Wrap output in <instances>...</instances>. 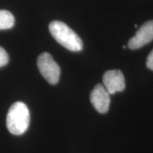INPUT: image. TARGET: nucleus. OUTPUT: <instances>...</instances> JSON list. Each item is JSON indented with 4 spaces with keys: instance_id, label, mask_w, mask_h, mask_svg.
I'll list each match as a JSON object with an SVG mask.
<instances>
[{
    "instance_id": "5",
    "label": "nucleus",
    "mask_w": 153,
    "mask_h": 153,
    "mask_svg": "<svg viewBox=\"0 0 153 153\" xmlns=\"http://www.w3.org/2000/svg\"><path fill=\"white\" fill-rule=\"evenodd\" d=\"M103 82L109 94L123 91L125 89V78L122 72L118 70H108L103 76Z\"/></svg>"
},
{
    "instance_id": "8",
    "label": "nucleus",
    "mask_w": 153,
    "mask_h": 153,
    "mask_svg": "<svg viewBox=\"0 0 153 153\" xmlns=\"http://www.w3.org/2000/svg\"><path fill=\"white\" fill-rule=\"evenodd\" d=\"M9 55L2 47L0 46V68L5 66L9 62Z\"/></svg>"
},
{
    "instance_id": "2",
    "label": "nucleus",
    "mask_w": 153,
    "mask_h": 153,
    "mask_svg": "<svg viewBox=\"0 0 153 153\" xmlns=\"http://www.w3.org/2000/svg\"><path fill=\"white\" fill-rule=\"evenodd\" d=\"M30 123V113L27 106L16 101L9 108L7 116V126L13 135H20L27 131Z\"/></svg>"
},
{
    "instance_id": "9",
    "label": "nucleus",
    "mask_w": 153,
    "mask_h": 153,
    "mask_svg": "<svg viewBox=\"0 0 153 153\" xmlns=\"http://www.w3.org/2000/svg\"><path fill=\"white\" fill-rule=\"evenodd\" d=\"M146 65L148 67V68L150 69L151 70H153V50L151 51L148 58H147Z\"/></svg>"
},
{
    "instance_id": "7",
    "label": "nucleus",
    "mask_w": 153,
    "mask_h": 153,
    "mask_svg": "<svg viewBox=\"0 0 153 153\" xmlns=\"http://www.w3.org/2000/svg\"><path fill=\"white\" fill-rule=\"evenodd\" d=\"M15 19L11 13L7 10H0V30L9 29L14 25Z\"/></svg>"
},
{
    "instance_id": "3",
    "label": "nucleus",
    "mask_w": 153,
    "mask_h": 153,
    "mask_svg": "<svg viewBox=\"0 0 153 153\" xmlns=\"http://www.w3.org/2000/svg\"><path fill=\"white\" fill-rule=\"evenodd\" d=\"M37 65L41 74L51 85H56L60 79V68L48 53H43L38 56Z\"/></svg>"
},
{
    "instance_id": "10",
    "label": "nucleus",
    "mask_w": 153,
    "mask_h": 153,
    "mask_svg": "<svg viewBox=\"0 0 153 153\" xmlns=\"http://www.w3.org/2000/svg\"><path fill=\"white\" fill-rule=\"evenodd\" d=\"M126 46H125V45H123V48H126Z\"/></svg>"
},
{
    "instance_id": "4",
    "label": "nucleus",
    "mask_w": 153,
    "mask_h": 153,
    "mask_svg": "<svg viewBox=\"0 0 153 153\" xmlns=\"http://www.w3.org/2000/svg\"><path fill=\"white\" fill-rule=\"evenodd\" d=\"M153 40V20L146 22L140 27L135 35L130 39L128 48L135 50L144 46Z\"/></svg>"
},
{
    "instance_id": "1",
    "label": "nucleus",
    "mask_w": 153,
    "mask_h": 153,
    "mask_svg": "<svg viewBox=\"0 0 153 153\" xmlns=\"http://www.w3.org/2000/svg\"><path fill=\"white\" fill-rule=\"evenodd\" d=\"M49 30L57 43L69 51L79 52L82 50V39L64 22L53 21L49 24Z\"/></svg>"
},
{
    "instance_id": "6",
    "label": "nucleus",
    "mask_w": 153,
    "mask_h": 153,
    "mask_svg": "<svg viewBox=\"0 0 153 153\" xmlns=\"http://www.w3.org/2000/svg\"><path fill=\"white\" fill-rule=\"evenodd\" d=\"M90 101L94 107L100 114H105L110 106V94L104 85L98 84L90 94Z\"/></svg>"
}]
</instances>
